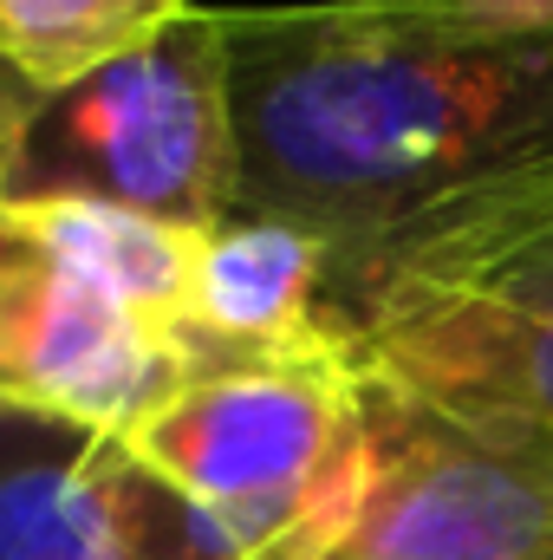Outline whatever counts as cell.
I'll list each match as a JSON object with an SVG mask.
<instances>
[{
    "instance_id": "cell-1",
    "label": "cell",
    "mask_w": 553,
    "mask_h": 560,
    "mask_svg": "<svg viewBox=\"0 0 553 560\" xmlns=\"http://www.w3.org/2000/svg\"><path fill=\"white\" fill-rule=\"evenodd\" d=\"M228 52L242 209L313 229L332 261L553 156V26L299 0L228 7Z\"/></svg>"
},
{
    "instance_id": "cell-11",
    "label": "cell",
    "mask_w": 553,
    "mask_h": 560,
    "mask_svg": "<svg viewBox=\"0 0 553 560\" xmlns=\"http://www.w3.org/2000/svg\"><path fill=\"white\" fill-rule=\"evenodd\" d=\"M423 7H443L482 26H553V0H423Z\"/></svg>"
},
{
    "instance_id": "cell-6",
    "label": "cell",
    "mask_w": 553,
    "mask_h": 560,
    "mask_svg": "<svg viewBox=\"0 0 553 560\" xmlns=\"http://www.w3.org/2000/svg\"><path fill=\"white\" fill-rule=\"evenodd\" d=\"M391 300H449L553 319V156L489 176L404 222L398 235L332 261V313Z\"/></svg>"
},
{
    "instance_id": "cell-8",
    "label": "cell",
    "mask_w": 553,
    "mask_h": 560,
    "mask_svg": "<svg viewBox=\"0 0 553 560\" xmlns=\"http://www.w3.org/2000/svg\"><path fill=\"white\" fill-rule=\"evenodd\" d=\"M0 560H111L92 436L0 418Z\"/></svg>"
},
{
    "instance_id": "cell-2",
    "label": "cell",
    "mask_w": 553,
    "mask_h": 560,
    "mask_svg": "<svg viewBox=\"0 0 553 560\" xmlns=\"http://www.w3.org/2000/svg\"><path fill=\"white\" fill-rule=\"evenodd\" d=\"M111 443L176 502L189 560H326L372 489V392L326 319L293 352H202Z\"/></svg>"
},
{
    "instance_id": "cell-7",
    "label": "cell",
    "mask_w": 553,
    "mask_h": 560,
    "mask_svg": "<svg viewBox=\"0 0 553 560\" xmlns=\"http://www.w3.org/2000/svg\"><path fill=\"white\" fill-rule=\"evenodd\" d=\"M326 275L332 248L313 229H293L274 215H228L222 229L196 235L189 306L183 332L202 352H293L326 332Z\"/></svg>"
},
{
    "instance_id": "cell-10",
    "label": "cell",
    "mask_w": 553,
    "mask_h": 560,
    "mask_svg": "<svg viewBox=\"0 0 553 560\" xmlns=\"http://www.w3.org/2000/svg\"><path fill=\"white\" fill-rule=\"evenodd\" d=\"M33 112H39V98L0 66V196H7V183H13V163H20V143H26Z\"/></svg>"
},
{
    "instance_id": "cell-9",
    "label": "cell",
    "mask_w": 553,
    "mask_h": 560,
    "mask_svg": "<svg viewBox=\"0 0 553 560\" xmlns=\"http://www.w3.org/2000/svg\"><path fill=\"white\" fill-rule=\"evenodd\" d=\"M196 0H0V66L33 98H59L150 46Z\"/></svg>"
},
{
    "instance_id": "cell-4",
    "label": "cell",
    "mask_w": 553,
    "mask_h": 560,
    "mask_svg": "<svg viewBox=\"0 0 553 560\" xmlns=\"http://www.w3.org/2000/svg\"><path fill=\"white\" fill-rule=\"evenodd\" d=\"M372 392V489L326 560H553V430Z\"/></svg>"
},
{
    "instance_id": "cell-5",
    "label": "cell",
    "mask_w": 553,
    "mask_h": 560,
    "mask_svg": "<svg viewBox=\"0 0 553 560\" xmlns=\"http://www.w3.org/2000/svg\"><path fill=\"white\" fill-rule=\"evenodd\" d=\"M196 346L105 280L72 268L13 196H0V418L125 436L183 378Z\"/></svg>"
},
{
    "instance_id": "cell-3",
    "label": "cell",
    "mask_w": 553,
    "mask_h": 560,
    "mask_svg": "<svg viewBox=\"0 0 553 560\" xmlns=\"http://www.w3.org/2000/svg\"><path fill=\"white\" fill-rule=\"evenodd\" d=\"M7 196L111 202L183 235L242 215L228 7H189L118 66L39 98Z\"/></svg>"
}]
</instances>
